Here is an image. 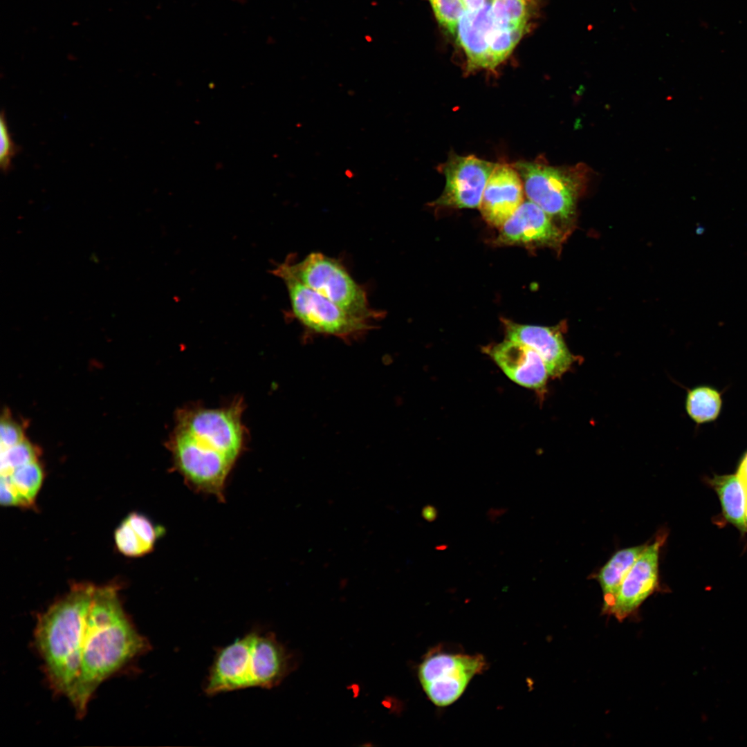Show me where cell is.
<instances>
[{
  "mask_svg": "<svg viewBox=\"0 0 747 747\" xmlns=\"http://www.w3.org/2000/svg\"><path fill=\"white\" fill-rule=\"evenodd\" d=\"M241 400L219 408L179 409L167 448L173 469L196 492L225 500L228 478L243 451Z\"/></svg>",
  "mask_w": 747,
  "mask_h": 747,
  "instance_id": "6da1fadb",
  "label": "cell"
},
{
  "mask_svg": "<svg viewBox=\"0 0 747 747\" xmlns=\"http://www.w3.org/2000/svg\"><path fill=\"white\" fill-rule=\"evenodd\" d=\"M125 613L116 586L95 587L82 638L78 676L68 699L83 717L98 686L149 650Z\"/></svg>",
  "mask_w": 747,
  "mask_h": 747,
  "instance_id": "7a4b0ae2",
  "label": "cell"
},
{
  "mask_svg": "<svg viewBox=\"0 0 747 747\" xmlns=\"http://www.w3.org/2000/svg\"><path fill=\"white\" fill-rule=\"evenodd\" d=\"M95 587L73 585L69 591L38 615L34 631L36 648L52 690L69 699L80 669L86 616Z\"/></svg>",
  "mask_w": 747,
  "mask_h": 747,
  "instance_id": "3957f363",
  "label": "cell"
},
{
  "mask_svg": "<svg viewBox=\"0 0 747 747\" xmlns=\"http://www.w3.org/2000/svg\"><path fill=\"white\" fill-rule=\"evenodd\" d=\"M290 658L271 632L253 630L219 649L203 685L209 696L251 688L270 689L290 671Z\"/></svg>",
  "mask_w": 747,
  "mask_h": 747,
  "instance_id": "277c9868",
  "label": "cell"
},
{
  "mask_svg": "<svg viewBox=\"0 0 747 747\" xmlns=\"http://www.w3.org/2000/svg\"><path fill=\"white\" fill-rule=\"evenodd\" d=\"M527 198L563 228H569L575 215L578 199L583 192L588 171L581 165L556 167L533 162L515 166Z\"/></svg>",
  "mask_w": 747,
  "mask_h": 747,
  "instance_id": "5b68a950",
  "label": "cell"
},
{
  "mask_svg": "<svg viewBox=\"0 0 747 747\" xmlns=\"http://www.w3.org/2000/svg\"><path fill=\"white\" fill-rule=\"evenodd\" d=\"M281 265L301 283L342 309L374 322L382 313L370 307L367 293L336 259L311 252L298 262L288 258Z\"/></svg>",
  "mask_w": 747,
  "mask_h": 747,
  "instance_id": "8992f818",
  "label": "cell"
},
{
  "mask_svg": "<svg viewBox=\"0 0 747 747\" xmlns=\"http://www.w3.org/2000/svg\"><path fill=\"white\" fill-rule=\"evenodd\" d=\"M286 284L293 317L306 331L350 342L363 336L373 322L358 317L309 288L281 264L273 270Z\"/></svg>",
  "mask_w": 747,
  "mask_h": 747,
  "instance_id": "52a82bcc",
  "label": "cell"
},
{
  "mask_svg": "<svg viewBox=\"0 0 747 747\" xmlns=\"http://www.w3.org/2000/svg\"><path fill=\"white\" fill-rule=\"evenodd\" d=\"M486 670V659L480 654L434 647L419 664L418 677L429 700L436 706L444 708L455 703L471 680Z\"/></svg>",
  "mask_w": 747,
  "mask_h": 747,
  "instance_id": "ba28073f",
  "label": "cell"
},
{
  "mask_svg": "<svg viewBox=\"0 0 747 747\" xmlns=\"http://www.w3.org/2000/svg\"><path fill=\"white\" fill-rule=\"evenodd\" d=\"M667 531L660 530L634 562L625 578L609 612L622 621L636 614L644 601L660 590L659 556Z\"/></svg>",
  "mask_w": 747,
  "mask_h": 747,
  "instance_id": "9c48e42d",
  "label": "cell"
},
{
  "mask_svg": "<svg viewBox=\"0 0 747 747\" xmlns=\"http://www.w3.org/2000/svg\"><path fill=\"white\" fill-rule=\"evenodd\" d=\"M496 165L472 155L452 156L443 166L445 186L434 204L456 208L479 207Z\"/></svg>",
  "mask_w": 747,
  "mask_h": 747,
  "instance_id": "30bf717a",
  "label": "cell"
},
{
  "mask_svg": "<svg viewBox=\"0 0 747 747\" xmlns=\"http://www.w3.org/2000/svg\"><path fill=\"white\" fill-rule=\"evenodd\" d=\"M497 243L558 248L568 231L538 205L528 201L501 225Z\"/></svg>",
  "mask_w": 747,
  "mask_h": 747,
  "instance_id": "8fae6325",
  "label": "cell"
},
{
  "mask_svg": "<svg viewBox=\"0 0 747 747\" xmlns=\"http://www.w3.org/2000/svg\"><path fill=\"white\" fill-rule=\"evenodd\" d=\"M488 355L513 382L543 394L549 377L540 356L522 343L505 339L483 348Z\"/></svg>",
  "mask_w": 747,
  "mask_h": 747,
  "instance_id": "7c38bea8",
  "label": "cell"
},
{
  "mask_svg": "<svg viewBox=\"0 0 747 747\" xmlns=\"http://www.w3.org/2000/svg\"><path fill=\"white\" fill-rule=\"evenodd\" d=\"M502 322L505 339L534 349L543 360L550 377H561L577 360L564 342L561 326L522 324L505 319Z\"/></svg>",
  "mask_w": 747,
  "mask_h": 747,
  "instance_id": "4fadbf2b",
  "label": "cell"
},
{
  "mask_svg": "<svg viewBox=\"0 0 747 747\" xmlns=\"http://www.w3.org/2000/svg\"><path fill=\"white\" fill-rule=\"evenodd\" d=\"M524 185L517 171L497 165L485 187L479 204L483 218L490 225L501 228L524 202Z\"/></svg>",
  "mask_w": 747,
  "mask_h": 747,
  "instance_id": "5bb4252c",
  "label": "cell"
},
{
  "mask_svg": "<svg viewBox=\"0 0 747 747\" xmlns=\"http://www.w3.org/2000/svg\"><path fill=\"white\" fill-rule=\"evenodd\" d=\"M492 1L488 0L477 11H465L459 19L456 36L467 57L469 71L490 68L488 40L495 27L490 11Z\"/></svg>",
  "mask_w": 747,
  "mask_h": 747,
  "instance_id": "9a60e30c",
  "label": "cell"
},
{
  "mask_svg": "<svg viewBox=\"0 0 747 747\" xmlns=\"http://www.w3.org/2000/svg\"><path fill=\"white\" fill-rule=\"evenodd\" d=\"M647 544L618 550L593 575L602 589L604 614H609L625 578Z\"/></svg>",
  "mask_w": 747,
  "mask_h": 747,
  "instance_id": "2e32d148",
  "label": "cell"
},
{
  "mask_svg": "<svg viewBox=\"0 0 747 747\" xmlns=\"http://www.w3.org/2000/svg\"><path fill=\"white\" fill-rule=\"evenodd\" d=\"M708 483L719 495L725 519L742 532H747V490L737 476H714Z\"/></svg>",
  "mask_w": 747,
  "mask_h": 747,
  "instance_id": "e0dca14e",
  "label": "cell"
},
{
  "mask_svg": "<svg viewBox=\"0 0 747 747\" xmlns=\"http://www.w3.org/2000/svg\"><path fill=\"white\" fill-rule=\"evenodd\" d=\"M722 406L721 394L715 388L701 385L690 390L687 394L685 409L689 416L697 423L714 421Z\"/></svg>",
  "mask_w": 747,
  "mask_h": 747,
  "instance_id": "ac0fdd59",
  "label": "cell"
},
{
  "mask_svg": "<svg viewBox=\"0 0 747 747\" xmlns=\"http://www.w3.org/2000/svg\"><path fill=\"white\" fill-rule=\"evenodd\" d=\"M491 16L494 26L504 29L527 28L531 0H493Z\"/></svg>",
  "mask_w": 747,
  "mask_h": 747,
  "instance_id": "d6986e66",
  "label": "cell"
},
{
  "mask_svg": "<svg viewBox=\"0 0 747 747\" xmlns=\"http://www.w3.org/2000/svg\"><path fill=\"white\" fill-rule=\"evenodd\" d=\"M7 477L17 490L24 506L32 504L44 479L43 469L38 461L15 469Z\"/></svg>",
  "mask_w": 747,
  "mask_h": 747,
  "instance_id": "ffe728a7",
  "label": "cell"
},
{
  "mask_svg": "<svg viewBox=\"0 0 747 747\" xmlns=\"http://www.w3.org/2000/svg\"><path fill=\"white\" fill-rule=\"evenodd\" d=\"M526 28L504 29L494 27L489 35L490 69H493L511 53Z\"/></svg>",
  "mask_w": 747,
  "mask_h": 747,
  "instance_id": "44dd1931",
  "label": "cell"
},
{
  "mask_svg": "<svg viewBox=\"0 0 747 747\" xmlns=\"http://www.w3.org/2000/svg\"><path fill=\"white\" fill-rule=\"evenodd\" d=\"M38 450L27 439L1 450V476H9L24 465L37 461Z\"/></svg>",
  "mask_w": 747,
  "mask_h": 747,
  "instance_id": "7402d4cb",
  "label": "cell"
},
{
  "mask_svg": "<svg viewBox=\"0 0 747 747\" xmlns=\"http://www.w3.org/2000/svg\"><path fill=\"white\" fill-rule=\"evenodd\" d=\"M114 539L118 550L128 557H140L154 548L146 544L124 519L115 531Z\"/></svg>",
  "mask_w": 747,
  "mask_h": 747,
  "instance_id": "603a6c76",
  "label": "cell"
},
{
  "mask_svg": "<svg viewBox=\"0 0 747 747\" xmlns=\"http://www.w3.org/2000/svg\"><path fill=\"white\" fill-rule=\"evenodd\" d=\"M439 23L456 35L460 18L465 12L461 0H429Z\"/></svg>",
  "mask_w": 747,
  "mask_h": 747,
  "instance_id": "cb8c5ba5",
  "label": "cell"
},
{
  "mask_svg": "<svg viewBox=\"0 0 747 747\" xmlns=\"http://www.w3.org/2000/svg\"><path fill=\"white\" fill-rule=\"evenodd\" d=\"M136 532L140 537L149 546L154 548L156 542L165 533V528L155 524L145 515L131 513L124 519Z\"/></svg>",
  "mask_w": 747,
  "mask_h": 747,
  "instance_id": "d4e9b609",
  "label": "cell"
},
{
  "mask_svg": "<svg viewBox=\"0 0 747 747\" xmlns=\"http://www.w3.org/2000/svg\"><path fill=\"white\" fill-rule=\"evenodd\" d=\"M0 167L2 172L6 174L11 169L12 161L18 152V148L9 132L6 116L3 111L1 113L0 118Z\"/></svg>",
  "mask_w": 747,
  "mask_h": 747,
  "instance_id": "484cf974",
  "label": "cell"
},
{
  "mask_svg": "<svg viewBox=\"0 0 747 747\" xmlns=\"http://www.w3.org/2000/svg\"><path fill=\"white\" fill-rule=\"evenodd\" d=\"M1 450L15 445L25 439L21 425L12 418L7 410L4 411L0 425Z\"/></svg>",
  "mask_w": 747,
  "mask_h": 747,
  "instance_id": "4316f807",
  "label": "cell"
},
{
  "mask_svg": "<svg viewBox=\"0 0 747 747\" xmlns=\"http://www.w3.org/2000/svg\"><path fill=\"white\" fill-rule=\"evenodd\" d=\"M1 504L6 506H22L23 501L8 477L1 476L0 484Z\"/></svg>",
  "mask_w": 747,
  "mask_h": 747,
  "instance_id": "83f0119b",
  "label": "cell"
},
{
  "mask_svg": "<svg viewBox=\"0 0 747 747\" xmlns=\"http://www.w3.org/2000/svg\"><path fill=\"white\" fill-rule=\"evenodd\" d=\"M737 476L747 490V452L739 463Z\"/></svg>",
  "mask_w": 747,
  "mask_h": 747,
  "instance_id": "f1b7e54d",
  "label": "cell"
},
{
  "mask_svg": "<svg viewBox=\"0 0 747 747\" xmlns=\"http://www.w3.org/2000/svg\"><path fill=\"white\" fill-rule=\"evenodd\" d=\"M488 1V0H461L465 11L470 12L480 10L486 5Z\"/></svg>",
  "mask_w": 747,
  "mask_h": 747,
  "instance_id": "f546056e",
  "label": "cell"
},
{
  "mask_svg": "<svg viewBox=\"0 0 747 747\" xmlns=\"http://www.w3.org/2000/svg\"><path fill=\"white\" fill-rule=\"evenodd\" d=\"M438 512L436 508L432 505L425 506L422 510L423 517L427 522H432L437 517Z\"/></svg>",
  "mask_w": 747,
  "mask_h": 747,
  "instance_id": "4dcf8cb0",
  "label": "cell"
},
{
  "mask_svg": "<svg viewBox=\"0 0 747 747\" xmlns=\"http://www.w3.org/2000/svg\"><path fill=\"white\" fill-rule=\"evenodd\" d=\"M705 231H706V228L703 226L699 225H698V227L696 229V232L699 235L703 234Z\"/></svg>",
  "mask_w": 747,
  "mask_h": 747,
  "instance_id": "1f68e13d",
  "label": "cell"
},
{
  "mask_svg": "<svg viewBox=\"0 0 747 747\" xmlns=\"http://www.w3.org/2000/svg\"><path fill=\"white\" fill-rule=\"evenodd\" d=\"M446 547H447V546H443V545H442V546H437V547H436V548H437L438 550H443V549H445V548Z\"/></svg>",
  "mask_w": 747,
  "mask_h": 747,
  "instance_id": "d6a6232c",
  "label": "cell"
},
{
  "mask_svg": "<svg viewBox=\"0 0 747 747\" xmlns=\"http://www.w3.org/2000/svg\"><path fill=\"white\" fill-rule=\"evenodd\" d=\"M746 525H747V504H746Z\"/></svg>",
  "mask_w": 747,
  "mask_h": 747,
  "instance_id": "836d02e7",
  "label": "cell"
}]
</instances>
